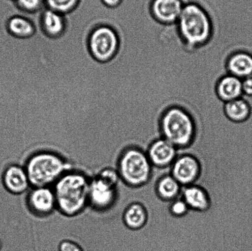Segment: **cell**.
<instances>
[{"instance_id": "2", "label": "cell", "mask_w": 252, "mask_h": 251, "mask_svg": "<svg viewBox=\"0 0 252 251\" xmlns=\"http://www.w3.org/2000/svg\"><path fill=\"white\" fill-rule=\"evenodd\" d=\"M176 26L183 41L191 48L204 45L213 33V24L208 12L194 0L185 1Z\"/></svg>"}, {"instance_id": "17", "label": "cell", "mask_w": 252, "mask_h": 251, "mask_svg": "<svg viewBox=\"0 0 252 251\" xmlns=\"http://www.w3.org/2000/svg\"><path fill=\"white\" fill-rule=\"evenodd\" d=\"M147 212L140 203H133L126 206L122 213V220L126 227L130 229H138L147 221Z\"/></svg>"}, {"instance_id": "28", "label": "cell", "mask_w": 252, "mask_h": 251, "mask_svg": "<svg viewBox=\"0 0 252 251\" xmlns=\"http://www.w3.org/2000/svg\"><path fill=\"white\" fill-rule=\"evenodd\" d=\"M7 1H14V0H7Z\"/></svg>"}, {"instance_id": "9", "label": "cell", "mask_w": 252, "mask_h": 251, "mask_svg": "<svg viewBox=\"0 0 252 251\" xmlns=\"http://www.w3.org/2000/svg\"><path fill=\"white\" fill-rule=\"evenodd\" d=\"M2 186L12 195H22L32 188L24 166L17 164L8 165L1 176Z\"/></svg>"}, {"instance_id": "10", "label": "cell", "mask_w": 252, "mask_h": 251, "mask_svg": "<svg viewBox=\"0 0 252 251\" xmlns=\"http://www.w3.org/2000/svg\"><path fill=\"white\" fill-rule=\"evenodd\" d=\"M185 4L184 0H150L151 13L160 23L177 24Z\"/></svg>"}, {"instance_id": "25", "label": "cell", "mask_w": 252, "mask_h": 251, "mask_svg": "<svg viewBox=\"0 0 252 251\" xmlns=\"http://www.w3.org/2000/svg\"><path fill=\"white\" fill-rule=\"evenodd\" d=\"M244 95L252 97V75L242 80Z\"/></svg>"}, {"instance_id": "26", "label": "cell", "mask_w": 252, "mask_h": 251, "mask_svg": "<svg viewBox=\"0 0 252 251\" xmlns=\"http://www.w3.org/2000/svg\"><path fill=\"white\" fill-rule=\"evenodd\" d=\"M125 0H100L102 4L108 8H116L122 5Z\"/></svg>"}, {"instance_id": "16", "label": "cell", "mask_w": 252, "mask_h": 251, "mask_svg": "<svg viewBox=\"0 0 252 251\" xmlns=\"http://www.w3.org/2000/svg\"><path fill=\"white\" fill-rule=\"evenodd\" d=\"M180 195L184 199L189 209L203 211L209 208L208 195L201 187L194 184L182 186Z\"/></svg>"}, {"instance_id": "24", "label": "cell", "mask_w": 252, "mask_h": 251, "mask_svg": "<svg viewBox=\"0 0 252 251\" xmlns=\"http://www.w3.org/2000/svg\"><path fill=\"white\" fill-rule=\"evenodd\" d=\"M58 251H86L80 244L75 241L64 239L59 243Z\"/></svg>"}, {"instance_id": "13", "label": "cell", "mask_w": 252, "mask_h": 251, "mask_svg": "<svg viewBox=\"0 0 252 251\" xmlns=\"http://www.w3.org/2000/svg\"><path fill=\"white\" fill-rule=\"evenodd\" d=\"M40 23L44 33L51 38H58L65 30V16L47 7L41 11Z\"/></svg>"}, {"instance_id": "23", "label": "cell", "mask_w": 252, "mask_h": 251, "mask_svg": "<svg viewBox=\"0 0 252 251\" xmlns=\"http://www.w3.org/2000/svg\"><path fill=\"white\" fill-rule=\"evenodd\" d=\"M189 210V206L180 195L171 200V202H170V213L177 217H181V216L186 215Z\"/></svg>"}, {"instance_id": "21", "label": "cell", "mask_w": 252, "mask_h": 251, "mask_svg": "<svg viewBox=\"0 0 252 251\" xmlns=\"http://www.w3.org/2000/svg\"><path fill=\"white\" fill-rule=\"evenodd\" d=\"M82 0H44L47 8L65 15L77 8Z\"/></svg>"}, {"instance_id": "14", "label": "cell", "mask_w": 252, "mask_h": 251, "mask_svg": "<svg viewBox=\"0 0 252 251\" xmlns=\"http://www.w3.org/2000/svg\"><path fill=\"white\" fill-rule=\"evenodd\" d=\"M228 74L243 79L252 75V54L248 51H238L229 56L226 64Z\"/></svg>"}, {"instance_id": "6", "label": "cell", "mask_w": 252, "mask_h": 251, "mask_svg": "<svg viewBox=\"0 0 252 251\" xmlns=\"http://www.w3.org/2000/svg\"><path fill=\"white\" fill-rule=\"evenodd\" d=\"M162 138L177 148L189 146L194 139L195 124L193 119L183 108L174 107L165 111L160 120Z\"/></svg>"}, {"instance_id": "11", "label": "cell", "mask_w": 252, "mask_h": 251, "mask_svg": "<svg viewBox=\"0 0 252 251\" xmlns=\"http://www.w3.org/2000/svg\"><path fill=\"white\" fill-rule=\"evenodd\" d=\"M199 173V162L189 155L178 157L171 166V175L182 186L193 184Z\"/></svg>"}, {"instance_id": "7", "label": "cell", "mask_w": 252, "mask_h": 251, "mask_svg": "<svg viewBox=\"0 0 252 251\" xmlns=\"http://www.w3.org/2000/svg\"><path fill=\"white\" fill-rule=\"evenodd\" d=\"M89 49L93 57L100 62L112 59L120 48V39L112 27L100 26L93 29L88 39Z\"/></svg>"}, {"instance_id": "8", "label": "cell", "mask_w": 252, "mask_h": 251, "mask_svg": "<svg viewBox=\"0 0 252 251\" xmlns=\"http://www.w3.org/2000/svg\"><path fill=\"white\" fill-rule=\"evenodd\" d=\"M27 210L36 218H44L57 210L55 194L52 187L31 188L26 198Z\"/></svg>"}, {"instance_id": "22", "label": "cell", "mask_w": 252, "mask_h": 251, "mask_svg": "<svg viewBox=\"0 0 252 251\" xmlns=\"http://www.w3.org/2000/svg\"><path fill=\"white\" fill-rule=\"evenodd\" d=\"M15 6L22 12L35 13L45 7L44 0H14Z\"/></svg>"}, {"instance_id": "27", "label": "cell", "mask_w": 252, "mask_h": 251, "mask_svg": "<svg viewBox=\"0 0 252 251\" xmlns=\"http://www.w3.org/2000/svg\"><path fill=\"white\" fill-rule=\"evenodd\" d=\"M2 247H3V242H2L1 238H0V251H1Z\"/></svg>"}, {"instance_id": "4", "label": "cell", "mask_w": 252, "mask_h": 251, "mask_svg": "<svg viewBox=\"0 0 252 251\" xmlns=\"http://www.w3.org/2000/svg\"><path fill=\"white\" fill-rule=\"evenodd\" d=\"M121 179L117 169L105 167L91 178L89 206L98 212L112 210L120 198Z\"/></svg>"}, {"instance_id": "1", "label": "cell", "mask_w": 252, "mask_h": 251, "mask_svg": "<svg viewBox=\"0 0 252 251\" xmlns=\"http://www.w3.org/2000/svg\"><path fill=\"white\" fill-rule=\"evenodd\" d=\"M91 178L83 171L71 169L52 187L57 210L68 218L80 215L89 206Z\"/></svg>"}, {"instance_id": "20", "label": "cell", "mask_w": 252, "mask_h": 251, "mask_svg": "<svg viewBox=\"0 0 252 251\" xmlns=\"http://www.w3.org/2000/svg\"><path fill=\"white\" fill-rule=\"evenodd\" d=\"M182 186L171 174L162 176L158 182L157 190L158 195L165 200L176 198L181 193Z\"/></svg>"}, {"instance_id": "15", "label": "cell", "mask_w": 252, "mask_h": 251, "mask_svg": "<svg viewBox=\"0 0 252 251\" xmlns=\"http://www.w3.org/2000/svg\"><path fill=\"white\" fill-rule=\"evenodd\" d=\"M216 92L219 97L224 102L238 99L244 95L242 80L228 74L219 81Z\"/></svg>"}, {"instance_id": "18", "label": "cell", "mask_w": 252, "mask_h": 251, "mask_svg": "<svg viewBox=\"0 0 252 251\" xmlns=\"http://www.w3.org/2000/svg\"><path fill=\"white\" fill-rule=\"evenodd\" d=\"M6 27L9 33L17 38H29L35 32L33 22L20 16H15L7 20Z\"/></svg>"}, {"instance_id": "5", "label": "cell", "mask_w": 252, "mask_h": 251, "mask_svg": "<svg viewBox=\"0 0 252 251\" xmlns=\"http://www.w3.org/2000/svg\"><path fill=\"white\" fill-rule=\"evenodd\" d=\"M115 168L123 184L138 187L150 180L153 166L147 152L137 147H127L118 152Z\"/></svg>"}, {"instance_id": "12", "label": "cell", "mask_w": 252, "mask_h": 251, "mask_svg": "<svg viewBox=\"0 0 252 251\" xmlns=\"http://www.w3.org/2000/svg\"><path fill=\"white\" fill-rule=\"evenodd\" d=\"M147 156L153 166L160 168L169 167L177 158V147L161 138L151 145Z\"/></svg>"}, {"instance_id": "19", "label": "cell", "mask_w": 252, "mask_h": 251, "mask_svg": "<svg viewBox=\"0 0 252 251\" xmlns=\"http://www.w3.org/2000/svg\"><path fill=\"white\" fill-rule=\"evenodd\" d=\"M224 112L232 121L242 122L248 119L251 114V105L243 97L225 103Z\"/></svg>"}, {"instance_id": "3", "label": "cell", "mask_w": 252, "mask_h": 251, "mask_svg": "<svg viewBox=\"0 0 252 251\" xmlns=\"http://www.w3.org/2000/svg\"><path fill=\"white\" fill-rule=\"evenodd\" d=\"M32 188L53 187L64 174L73 169L65 157L55 151L34 152L24 165Z\"/></svg>"}]
</instances>
